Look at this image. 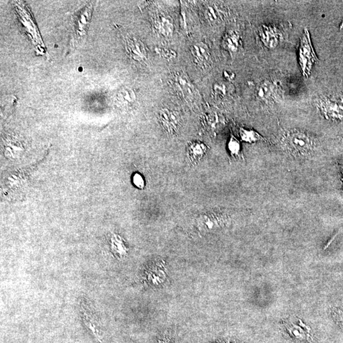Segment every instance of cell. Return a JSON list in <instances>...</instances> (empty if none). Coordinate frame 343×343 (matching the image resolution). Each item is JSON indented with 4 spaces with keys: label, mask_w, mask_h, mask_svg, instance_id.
Here are the masks:
<instances>
[{
    "label": "cell",
    "mask_w": 343,
    "mask_h": 343,
    "mask_svg": "<svg viewBox=\"0 0 343 343\" xmlns=\"http://www.w3.org/2000/svg\"><path fill=\"white\" fill-rule=\"evenodd\" d=\"M227 223V216L221 212L204 213L197 219L198 229L202 232H210L220 229Z\"/></svg>",
    "instance_id": "obj_5"
},
{
    "label": "cell",
    "mask_w": 343,
    "mask_h": 343,
    "mask_svg": "<svg viewBox=\"0 0 343 343\" xmlns=\"http://www.w3.org/2000/svg\"><path fill=\"white\" fill-rule=\"evenodd\" d=\"M208 152V147L203 142L193 141L187 146V157L193 165H197Z\"/></svg>",
    "instance_id": "obj_9"
},
{
    "label": "cell",
    "mask_w": 343,
    "mask_h": 343,
    "mask_svg": "<svg viewBox=\"0 0 343 343\" xmlns=\"http://www.w3.org/2000/svg\"><path fill=\"white\" fill-rule=\"evenodd\" d=\"M191 54L196 63L202 65L208 61L209 57V50L207 46L204 43L199 42L193 45L191 48Z\"/></svg>",
    "instance_id": "obj_11"
},
{
    "label": "cell",
    "mask_w": 343,
    "mask_h": 343,
    "mask_svg": "<svg viewBox=\"0 0 343 343\" xmlns=\"http://www.w3.org/2000/svg\"><path fill=\"white\" fill-rule=\"evenodd\" d=\"M126 50L130 57L133 60L141 62L148 57L146 46L143 42L136 37H128L126 39Z\"/></svg>",
    "instance_id": "obj_8"
},
{
    "label": "cell",
    "mask_w": 343,
    "mask_h": 343,
    "mask_svg": "<svg viewBox=\"0 0 343 343\" xmlns=\"http://www.w3.org/2000/svg\"><path fill=\"white\" fill-rule=\"evenodd\" d=\"M317 61V57L311 43L310 33L306 29L301 38L299 50V65L304 76L310 75L312 66Z\"/></svg>",
    "instance_id": "obj_3"
},
{
    "label": "cell",
    "mask_w": 343,
    "mask_h": 343,
    "mask_svg": "<svg viewBox=\"0 0 343 343\" xmlns=\"http://www.w3.org/2000/svg\"><path fill=\"white\" fill-rule=\"evenodd\" d=\"M230 153L233 157H239L240 154V144L236 138L232 137L229 143Z\"/></svg>",
    "instance_id": "obj_17"
},
{
    "label": "cell",
    "mask_w": 343,
    "mask_h": 343,
    "mask_svg": "<svg viewBox=\"0 0 343 343\" xmlns=\"http://www.w3.org/2000/svg\"><path fill=\"white\" fill-rule=\"evenodd\" d=\"M159 343H169V342H168V341H167V340H163L160 341V342H159Z\"/></svg>",
    "instance_id": "obj_20"
},
{
    "label": "cell",
    "mask_w": 343,
    "mask_h": 343,
    "mask_svg": "<svg viewBox=\"0 0 343 343\" xmlns=\"http://www.w3.org/2000/svg\"><path fill=\"white\" fill-rule=\"evenodd\" d=\"M281 328L287 343H318L313 336L310 327L297 317L285 319Z\"/></svg>",
    "instance_id": "obj_2"
},
{
    "label": "cell",
    "mask_w": 343,
    "mask_h": 343,
    "mask_svg": "<svg viewBox=\"0 0 343 343\" xmlns=\"http://www.w3.org/2000/svg\"><path fill=\"white\" fill-rule=\"evenodd\" d=\"M206 16L209 22L216 23L219 19V10L217 9L216 6L208 5L206 8Z\"/></svg>",
    "instance_id": "obj_16"
},
{
    "label": "cell",
    "mask_w": 343,
    "mask_h": 343,
    "mask_svg": "<svg viewBox=\"0 0 343 343\" xmlns=\"http://www.w3.org/2000/svg\"><path fill=\"white\" fill-rule=\"evenodd\" d=\"M240 136L242 140L249 143H253L263 139V137L256 132L253 130L245 129L244 128L240 129Z\"/></svg>",
    "instance_id": "obj_14"
},
{
    "label": "cell",
    "mask_w": 343,
    "mask_h": 343,
    "mask_svg": "<svg viewBox=\"0 0 343 343\" xmlns=\"http://www.w3.org/2000/svg\"><path fill=\"white\" fill-rule=\"evenodd\" d=\"M159 120L164 131L170 136L178 133L181 124L180 114L171 109L161 110L159 114Z\"/></svg>",
    "instance_id": "obj_6"
},
{
    "label": "cell",
    "mask_w": 343,
    "mask_h": 343,
    "mask_svg": "<svg viewBox=\"0 0 343 343\" xmlns=\"http://www.w3.org/2000/svg\"><path fill=\"white\" fill-rule=\"evenodd\" d=\"M170 82L177 92L184 99L194 100L197 98V91L184 72L183 71L173 72L170 76Z\"/></svg>",
    "instance_id": "obj_4"
},
{
    "label": "cell",
    "mask_w": 343,
    "mask_h": 343,
    "mask_svg": "<svg viewBox=\"0 0 343 343\" xmlns=\"http://www.w3.org/2000/svg\"><path fill=\"white\" fill-rule=\"evenodd\" d=\"M112 249L114 254L120 258H122L127 255V248L120 236L116 235L112 236Z\"/></svg>",
    "instance_id": "obj_13"
},
{
    "label": "cell",
    "mask_w": 343,
    "mask_h": 343,
    "mask_svg": "<svg viewBox=\"0 0 343 343\" xmlns=\"http://www.w3.org/2000/svg\"><path fill=\"white\" fill-rule=\"evenodd\" d=\"M116 99L117 103L120 106L126 107L131 106L136 101L135 91L129 87H124L116 93Z\"/></svg>",
    "instance_id": "obj_12"
},
{
    "label": "cell",
    "mask_w": 343,
    "mask_h": 343,
    "mask_svg": "<svg viewBox=\"0 0 343 343\" xmlns=\"http://www.w3.org/2000/svg\"><path fill=\"white\" fill-rule=\"evenodd\" d=\"M133 183L136 187L139 189H143L145 186L144 178L141 175L136 174L133 177Z\"/></svg>",
    "instance_id": "obj_19"
},
{
    "label": "cell",
    "mask_w": 343,
    "mask_h": 343,
    "mask_svg": "<svg viewBox=\"0 0 343 343\" xmlns=\"http://www.w3.org/2000/svg\"><path fill=\"white\" fill-rule=\"evenodd\" d=\"M93 7L91 4L79 10L72 16L73 27L76 35L82 37L86 35L92 15Z\"/></svg>",
    "instance_id": "obj_7"
},
{
    "label": "cell",
    "mask_w": 343,
    "mask_h": 343,
    "mask_svg": "<svg viewBox=\"0 0 343 343\" xmlns=\"http://www.w3.org/2000/svg\"><path fill=\"white\" fill-rule=\"evenodd\" d=\"M283 144L285 150L296 158H309L315 150L314 138L305 132L299 130L289 131L285 136Z\"/></svg>",
    "instance_id": "obj_1"
},
{
    "label": "cell",
    "mask_w": 343,
    "mask_h": 343,
    "mask_svg": "<svg viewBox=\"0 0 343 343\" xmlns=\"http://www.w3.org/2000/svg\"><path fill=\"white\" fill-rule=\"evenodd\" d=\"M332 315L334 320L343 330V310H340V309L334 308L332 310Z\"/></svg>",
    "instance_id": "obj_18"
},
{
    "label": "cell",
    "mask_w": 343,
    "mask_h": 343,
    "mask_svg": "<svg viewBox=\"0 0 343 343\" xmlns=\"http://www.w3.org/2000/svg\"><path fill=\"white\" fill-rule=\"evenodd\" d=\"M237 35H235V33H231L227 35L226 36L225 41V45L226 47H227L229 50L234 52L237 50L238 46V40Z\"/></svg>",
    "instance_id": "obj_15"
},
{
    "label": "cell",
    "mask_w": 343,
    "mask_h": 343,
    "mask_svg": "<svg viewBox=\"0 0 343 343\" xmlns=\"http://www.w3.org/2000/svg\"><path fill=\"white\" fill-rule=\"evenodd\" d=\"M154 26L160 35L170 36L174 31V23L171 17L165 14H159L155 18Z\"/></svg>",
    "instance_id": "obj_10"
}]
</instances>
